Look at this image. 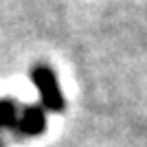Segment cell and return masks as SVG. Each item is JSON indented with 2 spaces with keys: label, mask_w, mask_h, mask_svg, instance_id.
Returning <instances> with one entry per match:
<instances>
[{
  "label": "cell",
  "mask_w": 147,
  "mask_h": 147,
  "mask_svg": "<svg viewBox=\"0 0 147 147\" xmlns=\"http://www.w3.org/2000/svg\"><path fill=\"white\" fill-rule=\"evenodd\" d=\"M46 129V114L42 105H26L18 114L16 132L22 136H40Z\"/></svg>",
  "instance_id": "cell-2"
},
{
  "label": "cell",
  "mask_w": 147,
  "mask_h": 147,
  "mask_svg": "<svg viewBox=\"0 0 147 147\" xmlns=\"http://www.w3.org/2000/svg\"><path fill=\"white\" fill-rule=\"evenodd\" d=\"M18 105L11 99H0V129H13L18 125Z\"/></svg>",
  "instance_id": "cell-3"
},
{
  "label": "cell",
  "mask_w": 147,
  "mask_h": 147,
  "mask_svg": "<svg viewBox=\"0 0 147 147\" xmlns=\"http://www.w3.org/2000/svg\"><path fill=\"white\" fill-rule=\"evenodd\" d=\"M31 81L40 92L42 108L51 112H61L64 110V94H61L59 81H57L55 70L46 64H37L31 70Z\"/></svg>",
  "instance_id": "cell-1"
}]
</instances>
